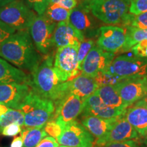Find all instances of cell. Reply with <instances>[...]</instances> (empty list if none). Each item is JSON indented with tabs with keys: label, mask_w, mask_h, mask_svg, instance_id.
Masks as SVG:
<instances>
[{
	"label": "cell",
	"mask_w": 147,
	"mask_h": 147,
	"mask_svg": "<svg viewBox=\"0 0 147 147\" xmlns=\"http://www.w3.org/2000/svg\"><path fill=\"white\" fill-rule=\"evenodd\" d=\"M0 57L21 69L34 72L42 62L29 30L18 31L0 47Z\"/></svg>",
	"instance_id": "obj_1"
},
{
	"label": "cell",
	"mask_w": 147,
	"mask_h": 147,
	"mask_svg": "<svg viewBox=\"0 0 147 147\" xmlns=\"http://www.w3.org/2000/svg\"><path fill=\"white\" fill-rule=\"evenodd\" d=\"M29 84L31 88L44 98L55 104L67 93L66 82H62L54 68V57L47 55L34 72Z\"/></svg>",
	"instance_id": "obj_2"
},
{
	"label": "cell",
	"mask_w": 147,
	"mask_h": 147,
	"mask_svg": "<svg viewBox=\"0 0 147 147\" xmlns=\"http://www.w3.org/2000/svg\"><path fill=\"white\" fill-rule=\"evenodd\" d=\"M91 14L104 23L129 26L133 14L129 13L131 2L125 0H84Z\"/></svg>",
	"instance_id": "obj_3"
},
{
	"label": "cell",
	"mask_w": 147,
	"mask_h": 147,
	"mask_svg": "<svg viewBox=\"0 0 147 147\" xmlns=\"http://www.w3.org/2000/svg\"><path fill=\"white\" fill-rule=\"evenodd\" d=\"M18 110L24 115V126L41 127L53 118L55 106L53 101L41 97L31 88Z\"/></svg>",
	"instance_id": "obj_4"
},
{
	"label": "cell",
	"mask_w": 147,
	"mask_h": 147,
	"mask_svg": "<svg viewBox=\"0 0 147 147\" xmlns=\"http://www.w3.org/2000/svg\"><path fill=\"white\" fill-rule=\"evenodd\" d=\"M36 16L23 0H15L0 8V21L16 32L29 30Z\"/></svg>",
	"instance_id": "obj_5"
},
{
	"label": "cell",
	"mask_w": 147,
	"mask_h": 147,
	"mask_svg": "<svg viewBox=\"0 0 147 147\" xmlns=\"http://www.w3.org/2000/svg\"><path fill=\"white\" fill-rule=\"evenodd\" d=\"M106 72L126 78L147 76V58L120 55L114 59Z\"/></svg>",
	"instance_id": "obj_6"
},
{
	"label": "cell",
	"mask_w": 147,
	"mask_h": 147,
	"mask_svg": "<svg viewBox=\"0 0 147 147\" xmlns=\"http://www.w3.org/2000/svg\"><path fill=\"white\" fill-rule=\"evenodd\" d=\"M78 47L68 46L58 48L54 57V68L62 82H66L81 74L78 61Z\"/></svg>",
	"instance_id": "obj_7"
},
{
	"label": "cell",
	"mask_w": 147,
	"mask_h": 147,
	"mask_svg": "<svg viewBox=\"0 0 147 147\" xmlns=\"http://www.w3.org/2000/svg\"><path fill=\"white\" fill-rule=\"evenodd\" d=\"M57 23L49 20L45 14L37 15L29 29L31 38L38 52L49 55L53 47V38Z\"/></svg>",
	"instance_id": "obj_8"
},
{
	"label": "cell",
	"mask_w": 147,
	"mask_h": 147,
	"mask_svg": "<svg viewBox=\"0 0 147 147\" xmlns=\"http://www.w3.org/2000/svg\"><path fill=\"white\" fill-rule=\"evenodd\" d=\"M95 18L83 1L71 10L68 22L85 39H92L100 35V27Z\"/></svg>",
	"instance_id": "obj_9"
},
{
	"label": "cell",
	"mask_w": 147,
	"mask_h": 147,
	"mask_svg": "<svg viewBox=\"0 0 147 147\" xmlns=\"http://www.w3.org/2000/svg\"><path fill=\"white\" fill-rule=\"evenodd\" d=\"M83 102L76 95L68 93L55 104V110L51 119L63 129L66 125L75 121L83 110Z\"/></svg>",
	"instance_id": "obj_10"
},
{
	"label": "cell",
	"mask_w": 147,
	"mask_h": 147,
	"mask_svg": "<svg viewBox=\"0 0 147 147\" xmlns=\"http://www.w3.org/2000/svg\"><path fill=\"white\" fill-rule=\"evenodd\" d=\"M115 59V53L106 52L97 45L91 49L82 63V74L95 78L99 73L106 72Z\"/></svg>",
	"instance_id": "obj_11"
},
{
	"label": "cell",
	"mask_w": 147,
	"mask_h": 147,
	"mask_svg": "<svg viewBox=\"0 0 147 147\" xmlns=\"http://www.w3.org/2000/svg\"><path fill=\"white\" fill-rule=\"evenodd\" d=\"M61 145L69 147H93L94 137L83 125L73 121L64 128L61 135L56 140Z\"/></svg>",
	"instance_id": "obj_12"
},
{
	"label": "cell",
	"mask_w": 147,
	"mask_h": 147,
	"mask_svg": "<svg viewBox=\"0 0 147 147\" xmlns=\"http://www.w3.org/2000/svg\"><path fill=\"white\" fill-rule=\"evenodd\" d=\"M114 86L127 108L147 96V76L125 78Z\"/></svg>",
	"instance_id": "obj_13"
},
{
	"label": "cell",
	"mask_w": 147,
	"mask_h": 147,
	"mask_svg": "<svg viewBox=\"0 0 147 147\" xmlns=\"http://www.w3.org/2000/svg\"><path fill=\"white\" fill-rule=\"evenodd\" d=\"M125 41V29L123 27L102 26L97 40V45L106 52L116 53L121 51Z\"/></svg>",
	"instance_id": "obj_14"
},
{
	"label": "cell",
	"mask_w": 147,
	"mask_h": 147,
	"mask_svg": "<svg viewBox=\"0 0 147 147\" xmlns=\"http://www.w3.org/2000/svg\"><path fill=\"white\" fill-rule=\"evenodd\" d=\"M138 136L135 129L126 120L124 115H123L105 136L96 140L95 144L98 147H102L110 143L136 139Z\"/></svg>",
	"instance_id": "obj_15"
},
{
	"label": "cell",
	"mask_w": 147,
	"mask_h": 147,
	"mask_svg": "<svg viewBox=\"0 0 147 147\" xmlns=\"http://www.w3.org/2000/svg\"><path fill=\"white\" fill-rule=\"evenodd\" d=\"M30 90V86L25 83L0 84V104L18 110Z\"/></svg>",
	"instance_id": "obj_16"
},
{
	"label": "cell",
	"mask_w": 147,
	"mask_h": 147,
	"mask_svg": "<svg viewBox=\"0 0 147 147\" xmlns=\"http://www.w3.org/2000/svg\"><path fill=\"white\" fill-rule=\"evenodd\" d=\"M126 110H121L110 107L104 104L96 93L87 97L83 102L82 117L93 116L104 119H111L124 115Z\"/></svg>",
	"instance_id": "obj_17"
},
{
	"label": "cell",
	"mask_w": 147,
	"mask_h": 147,
	"mask_svg": "<svg viewBox=\"0 0 147 147\" xmlns=\"http://www.w3.org/2000/svg\"><path fill=\"white\" fill-rule=\"evenodd\" d=\"M125 118L135 129L138 135H147V96L129 106L124 114Z\"/></svg>",
	"instance_id": "obj_18"
},
{
	"label": "cell",
	"mask_w": 147,
	"mask_h": 147,
	"mask_svg": "<svg viewBox=\"0 0 147 147\" xmlns=\"http://www.w3.org/2000/svg\"><path fill=\"white\" fill-rule=\"evenodd\" d=\"M85 40L84 37L71 25L69 22L57 24L53 38V46L61 48L68 46L79 47Z\"/></svg>",
	"instance_id": "obj_19"
},
{
	"label": "cell",
	"mask_w": 147,
	"mask_h": 147,
	"mask_svg": "<svg viewBox=\"0 0 147 147\" xmlns=\"http://www.w3.org/2000/svg\"><path fill=\"white\" fill-rule=\"evenodd\" d=\"M67 93L76 95L82 101L95 93L99 88L98 84L94 78L80 74L71 80L66 81Z\"/></svg>",
	"instance_id": "obj_20"
},
{
	"label": "cell",
	"mask_w": 147,
	"mask_h": 147,
	"mask_svg": "<svg viewBox=\"0 0 147 147\" xmlns=\"http://www.w3.org/2000/svg\"><path fill=\"white\" fill-rule=\"evenodd\" d=\"M120 117L104 119L93 116H85L82 119V124L97 140L105 136L113 127Z\"/></svg>",
	"instance_id": "obj_21"
},
{
	"label": "cell",
	"mask_w": 147,
	"mask_h": 147,
	"mask_svg": "<svg viewBox=\"0 0 147 147\" xmlns=\"http://www.w3.org/2000/svg\"><path fill=\"white\" fill-rule=\"evenodd\" d=\"M25 83L29 84L31 78L25 71L9 63L0 57V84L8 83Z\"/></svg>",
	"instance_id": "obj_22"
},
{
	"label": "cell",
	"mask_w": 147,
	"mask_h": 147,
	"mask_svg": "<svg viewBox=\"0 0 147 147\" xmlns=\"http://www.w3.org/2000/svg\"><path fill=\"white\" fill-rule=\"evenodd\" d=\"M95 93L103 103L110 107L123 111L127 108L114 85L101 86L95 91Z\"/></svg>",
	"instance_id": "obj_23"
},
{
	"label": "cell",
	"mask_w": 147,
	"mask_h": 147,
	"mask_svg": "<svg viewBox=\"0 0 147 147\" xmlns=\"http://www.w3.org/2000/svg\"><path fill=\"white\" fill-rule=\"evenodd\" d=\"M147 39V29H140L137 27L128 26L125 29V41L121 52L130 51L134 46L143 40Z\"/></svg>",
	"instance_id": "obj_24"
},
{
	"label": "cell",
	"mask_w": 147,
	"mask_h": 147,
	"mask_svg": "<svg viewBox=\"0 0 147 147\" xmlns=\"http://www.w3.org/2000/svg\"><path fill=\"white\" fill-rule=\"evenodd\" d=\"M21 133V136L23 140V147H36L47 136L44 127H25Z\"/></svg>",
	"instance_id": "obj_25"
},
{
	"label": "cell",
	"mask_w": 147,
	"mask_h": 147,
	"mask_svg": "<svg viewBox=\"0 0 147 147\" xmlns=\"http://www.w3.org/2000/svg\"><path fill=\"white\" fill-rule=\"evenodd\" d=\"M71 10L61 6L59 5L50 3L45 12V15L55 23L68 22Z\"/></svg>",
	"instance_id": "obj_26"
},
{
	"label": "cell",
	"mask_w": 147,
	"mask_h": 147,
	"mask_svg": "<svg viewBox=\"0 0 147 147\" xmlns=\"http://www.w3.org/2000/svg\"><path fill=\"white\" fill-rule=\"evenodd\" d=\"M24 115L20 110L10 108L6 113L0 118V133L5 126L12 123H18L21 126L24 125Z\"/></svg>",
	"instance_id": "obj_27"
},
{
	"label": "cell",
	"mask_w": 147,
	"mask_h": 147,
	"mask_svg": "<svg viewBox=\"0 0 147 147\" xmlns=\"http://www.w3.org/2000/svg\"><path fill=\"white\" fill-rule=\"evenodd\" d=\"M94 78L100 87L104 85H115L122 81L125 78L111 74L108 72H101L99 73Z\"/></svg>",
	"instance_id": "obj_28"
},
{
	"label": "cell",
	"mask_w": 147,
	"mask_h": 147,
	"mask_svg": "<svg viewBox=\"0 0 147 147\" xmlns=\"http://www.w3.org/2000/svg\"><path fill=\"white\" fill-rule=\"evenodd\" d=\"M95 41L92 39H85L83 42L80 44L78 50V61L79 69L80 70V67H81L82 63L83 62L84 58L86 57L89 51L91 49L94 47ZM81 71V70H80Z\"/></svg>",
	"instance_id": "obj_29"
},
{
	"label": "cell",
	"mask_w": 147,
	"mask_h": 147,
	"mask_svg": "<svg viewBox=\"0 0 147 147\" xmlns=\"http://www.w3.org/2000/svg\"><path fill=\"white\" fill-rule=\"evenodd\" d=\"M44 129L47 134L56 140L61 135L64 129L60 125H59L53 119H51L50 121H48L47 124L44 127Z\"/></svg>",
	"instance_id": "obj_30"
},
{
	"label": "cell",
	"mask_w": 147,
	"mask_h": 147,
	"mask_svg": "<svg viewBox=\"0 0 147 147\" xmlns=\"http://www.w3.org/2000/svg\"><path fill=\"white\" fill-rule=\"evenodd\" d=\"M27 4L33 9L38 15L45 14L46 10L50 4L51 0H26Z\"/></svg>",
	"instance_id": "obj_31"
},
{
	"label": "cell",
	"mask_w": 147,
	"mask_h": 147,
	"mask_svg": "<svg viewBox=\"0 0 147 147\" xmlns=\"http://www.w3.org/2000/svg\"><path fill=\"white\" fill-rule=\"evenodd\" d=\"M146 12H147V0H134L131 1L129 13L136 16Z\"/></svg>",
	"instance_id": "obj_32"
},
{
	"label": "cell",
	"mask_w": 147,
	"mask_h": 147,
	"mask_svg": "<svg viewBox=\"0 0 147 147\" xmlns=\"http://www.w3.org/2000/svg\"><path fill=\"white\" fill-rule=\"evenodd\" d=\"M129 26L140 29H147V12L136 16H132Z\"/></svg>",
	"instance_id": "obj_33"
},
{
	"label": "cell",
	"mask_w": 147,
	"mask_h": 147,
	"mask_svg": "<svg viewBox=\"0 0 147 147\" xmlns=\"http://www.w3.org/2000/svg\"><path fill=\"white\" fill-rule=\"evenodd\" d=\"M16 32L15 29L0 21V47L9 37L12 36Z\"/></svg>",
	"instance_id": "obj_34"
},
{
	"label": "cell",
	"mask_w": 147,
	"mask_h": 147,
	"mask_svg": "<svg viewBox=\"0 0 147 147\" xmlns=\"http://www.w3.org/2000/svg\"><path fill=\"white\" fill-rule=\"evenodd\" d=\"M22 131L21 126L18 123H12L5 126L1 131L2 135L8 137L16 136Z\"/></svg>",
	"instance_id": "obj_35"
},
{
	"label": "cell",
	"mask_w": 147,
	"mask_h": 147,
	"mask_svg": "<svg viewBox=\"0 0 147 147\" xmlns=\"http://www.w3.org/2000/svg\"><path fill=\"white\" fill-rule=\"evenodd\" d=\"M147 48V39L143 40L131 49V53L134 55L142 57V54Z\"/></svg>",
	"instance_id": "obj_36"
},
{
	"label": "cell",
	"mask_w": 147,
	"mask_h": 147,
	"mask_svg": "<svg viewBox=\"0 0 147 147\" xmlns=\"http://www.w3.org/2000/svg\"><path fill=\"white\" fill-rule=\"evenodd\" d=\"M50 3L57 4L68 10H72L77 5V1L76 0H51Z\"/></svg>",
	"instance_id": "obj_37"
},
{
	"label": "cell",
	"mask_w": 147,
	"mask_h": 147,
	"mask_svg": "<svg viewBox=\"0 0 147 147\" xmlns=\"http://www.w3.org/2000/svg\"><path fill=\"white\" fill-rule=\"evenodd\" d=\"M102 147H140V146L134 140H130L123 142L110 143Z\"/></svg>",
	"instance_id": "obj_38"
},
{
	"label": "cell",
	"mask_w": 147,
	"mask_h": 147,
	"mask_svg": "<svg viewBox=\"0 0 147 147\" xmlns=\"http://www.w3.org/2000/svg\"><path fill=\"white\" fill-rule=\"evenodd\" d=\"M59 143L56 139L51 136L45 137L42 139L39 144L36 147H58Z\"/></svg>",
	"instance_id": "obj_39"
},
{
	"label": "cell",
	"mask_w": 147,
	"mask_h": 147,
	"mask_svg": "<svg viewBox=\"0 0 147 147\" xmlns=\"http://www.w3.org/2000/svg\"><path fill=\"white\" fill-rule=\"evenodd\" d=\"M10 147H23V140L21 136L16 137L11 143Z\"/></svg>",
	"instance_id": "obj_40"
},
{
	"label": "cell",
	"mask_w": 147,
	"mask_h": 147,
	"mask_svg": "<svg viewBox=\"0 0 147 147\" xmlns=\"http://www.w3.org/2000/svg\"><path fill=\"white\" fill-rule=\"evenodd\" d=\"M14 1L15 0H0V8Z\"/></svg>",
	"instance_id": "obj_41"
},
{
	"label": "cell",
	"mask_w": 147,
	"mask_h": 147,
	"mask_svg": "<svg viewBox=\"0 0 147 147\" xmlns=\"http://www.w3.org/2000/svg\"><path fill=\"white\" fill-rule=\"evenodd\" d=\"M143 144H144V147H147V135L144 137V140H143Z\"/></svg>",
	"instance_id": "obj_42"
},
{
	"label": "cell",
	"mask_w": 147,
	"mask_h": 147,
	"mask_svg": "<svg viewBox=\"0 0 147 147\" xmlns=\"http://www.w3.org/2000/svg\"><path fill=\"white\" fill-rule=\"evenodd\" d=\"M142 57H146L147 58V48H146V50H145L144 53H143V54H142Z\"/></svg>",
	"instance_id": "obj_43"
},
{
	"label": "cell",
	"mask_w": 147,
	"mask_h": 147,
	"mask_svg": "<svg viewBox=\"0 0 147 147\" xmlns=\"http://www.w3.org/2000/svg\"><path fill=\"white\" fill-rule=\"evenodd\" d=\"M58 147H69V146H63V145H61V146H59Z\"/></svg>",
	"instance_id": "obj_44"
},
{
	"label": "cell",
	"mask_w": 147,
	"mask_h": 147,
	"mask_svg": "<svg viewBox=\"0 0 147 147\" xmlns=\"http://www.w3.org/2000/svg\"><path fill=\"white\" fill-rule=\"evenodd\" d=\"M125 1H129V2H131V1H134V0H125Z\"/></svg>",
	"instance_id": "obj_45"
},
{
	"label": "cell",
	"mask_w": 147,
	"mask_h": 147,
	"mask_svg": "<svg viewBox=\"0 0 147 147\" xmlns=\"http://www.w3.org/2000/svg\"><path fill=\"white\" fill-rule=\"evenodd\" d=\"M95 147H98V146H95Z\"/></svg>",
	"instance_id": "obj_46"
}]
</instances>
